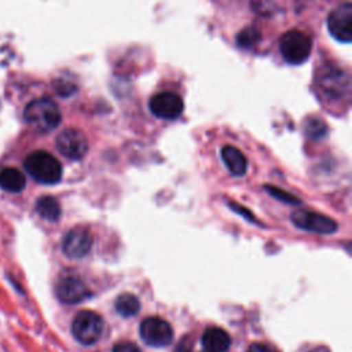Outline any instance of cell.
Masks as SVG:
<instances>
[{
    "mask_svg": "<svg viewBox=\"0 0 352 352\" xmlns=\"http://www.w3.org/2000/svg\"><path fill=\"white\" fill-rule=\"evenodd\" d=\"M23 118L34 131L45 133L59 125L60 110L52 99L40 98L26 104Z\"/></svg>",
    "mask_w": 352,
    "mask_h": 352,
    "instance_id": "6da1fadb",
    "label": "cell"
},
{
    "mask_svg": "<svg viewBox=\"0 0 352 352\" xmlns=\"http://www.w3.org/2000/svg\"><path fill=\"white\" fill-rule=\"evenodd\" d=\"M25 169L36 182L43 184H55L62 177L60 162L43 150L33 151L26 157Z\"/></svg>",
    "mask_w": 352,
    "mask_h": 352,
    "instance_id": "7a4b0ae2",
    "label": "cell"
},
{
    "mask_svg": "<svg viewBox=\"0 0 352 352\" xmlns=\"http://www.w3.org/2000/svg\"><path fill=\"white\" fill-rule=\"evenodd\" d=\"M279 47L286 62L292 65H300L309 58L312 41L305 33L300 30H289L280 37Z\"/></svg>",
    "mask_w": 352,
    "mask_h": 352,
    "instance_id": "3957f363",
    "label": "cell"
},
{
    "mask_svg": "<svg viewBox=\"0 0 352 352\" xmlns=\"http://www.w3.org/2000/svg\"><path fill=\"white\" fill-rule=\"evenodd\" d=\"M103 331V319L94 311L78 312L72 323L74 338L82 345L95 344Z\"/></svg>",
    "mask_w": 352,
    "mask_h": 352,
    "instance_id": "277c9868",
    "label": "cell"
},
{
    "mask_svg": "<svg viewBox=\"0 0 352 352\" xmlns=\"http://www.w3.org/2000/svg\"><path fill=\"white\" fill-rule=\"evenodd\" d=\"M139 333L142 340L154 348H162L172 342L173 340V330L170 324L158 318V316H148L146 318L139 327Z\"/></svg>",
    "mask_w": 352,
    "mask_h": 352,
    "instance_id": "5b68a950",
    "label": "cell"
},
{
    "mask_svg": "<svg viewBox=\"0 0 352 352\" xmlns=\"http://www.w3.org/2000/svg\"><path fill=\"white\" fill-rule=\"evenodd\" d=\"M318 81L322 92L329 98L340 99L349 94V77L337 66L326 65L322 69Z\"/></svg>",
    "mask_w": 352,
    "mask_h": 352,
    "instance_id": "8992f818",
    "label": "cell"
},
{
    "mask_svg": "<svg viewBox=\"0 0 352 352\" xmlns=\"http://www.w3.org/2000/svg\"><path fill=\"white\" fill-rule=\"evenodd\" d=\"M92 234L89 228L77 226L67 231L62 241V250L69 258H82L92 248Z\"/></svg>",
    "mask_w": 352,
    "mask_h": 352,
    "instance_id": "52a82bcc",
    "label": "cell"
},
{
    "mask_svg": "<svg viewBox=\"0 0 352 352\" xmlns=\"http://www.w3.org/2000/svg\"><path fill=\"white\" fill-rule=\"evenodd\" d=\"M327 28L330 34L341 41L351 43L352 41V6L351 3H345L333 10L327 18Z\"/></svg>",
    "mask_w": 352,
    "mask_h": 352,
    "instance_id": "ba28073f",
    "label": "cell"
},
{
    "mask_svg": "<svg viewBox=\"0 0 352 352\" xmlns=\"http://www.w3.org/2000/svg\"><path fill=\"white\" fill-rule=\"evenodd\" d=\"M56 148L62 155L70 160H80L88 151V140L81 131L67 128L58 135Z\"/></svg>",
    "mask_w": 352,
    "mask_h": 352,
    "instance_id": "9c48e42d",
    "label": "cell"
},
{
    "mask_svg": "<svg viewBox=\"0 0 352 352\" xmlns=\"http://www.w3.org/2000/svg\"><path fill=\"white\" fill-rule=\"evenodd\" d=\"M292 221L296 227L309 232H316V234H333L338 228L337 223L333 219L324 214L308 212V210L294 212L292 214Z\"/></svg>",
    "mask_w": 352,
    "mask_h": 352,
    "instance_id": "30bf717a",
    "label": "cell"
},
{
    "mask_svg": "<svg viewBox=\"0 0 352 352\" xmlns=\"http://www.w3.org/2000/svg\"><path fill=\"white\" fill-rule=\"evenodd\" d=\"M151 113L164 120H175L183 111V100L173 92H160L150 99Z\"/></svg>",
    "mask_w": 352,
    "mask_h": 352,
    "instance_id": "8fae6325",
    "label": "cell"
},
{
    "mask_svg": "<svg viewBox=\"0 0 352 352\" xmlns=\"http://www.w3.org/2000/svg\"><path fill=\"white\" fill-rule=\"evenodd\" d=\"M55 293L65 304H78L91 296L88 286L76 276L62 278L55 287Z\"/></svg>",
    "mask_w": 352,
    "mask_h": 352,
    "instance_id": "7c38bea8",
    "label": "cell"
},
{
    "mask_svg": "<svg viewBox=\"0 0 352 352\" xmlns=\"http://www.w3.org/2000/svg\"><path fill=\"white\" fill-rule=\"evenodd\" d=\"M201 341L204 349L208 352H226L231 344L230 334L220 327H208Z\"/></svg>",
    "mask_w": 352,
    "mask_h": 352,
    "instance_id": "4fadbf2b",
    "label": "cell"
},
{
    "mask_svg": "<svg viewBox=\"0 0 352 352\" xmlns=\"http://www.w3.org/2000/svg\"><path fill=\"white\" fill-rule=\"evenodd\" d=\"M221 160L231 175L243 176L248 169L246 157L234 146H224L221 148Z\"/></svg>",
    "mask_w": 352,
    "mask_h": 352,
    "instance_id": "5bb4252c",
    "label": "cell"
},
{
    "mask_svg": "<svg viewBox=\"0 0 352 352\" xmlns=\"http://www.w3.org/2000/svg\"><path fill=\"white\" fill-rule=\"evenodd\" d=\"M0 186L6 191L19 192L26 186V177L19 169L8 166L0 170Z\"/></svg>",
    "mask_w": 352,
    "mask_h": 352,
    "instance_id": "9a60e30c",
    "label": "cell"
},
{
    "mask_svg": "<svg viewBox=\"0 0 352 352\" xmlns=\"http://www.w3.org/2000/svg\"><path fill=\"white\" fill-rule=\"evenodd\" d=\"M36 210L43 219L48 221H56L60 217V205L54 197L38 198L36 202Z\"/></svg>",
    "mask_w": 352,
    "mask_h": 352,
    "instance_id": "2e32d148",
    "label": "cell"
},
{
    "mask_svg": "<svg viewBox=\"0 0 352 352\" xmlns=\"http://www.w3.org/2000/svg\"><path fill=\"white\" fill-rule=\"evenodd\" d=\"M116 311L124 316V318H129L133 316L139 312L140 309V301L136 296L131 294V293H124L121 296L117 297L116 300Z\"/></svg>",
    "mask_w": 352,
    "mask_h": 352,
    "instance_id": "e0dca14e",
    "label": "cell"
},
{
    "mask_svg": "<svg viewBox=\"0 0 352 352\" xmlns=\"http://www.w3.org/2000/svg\"><path fill=\"white\" fill-rule=\"evenodd\" d=\"M304 132L305 136L314 140L322 139L323 136H326L327 133V125L324 124L323 120L316 118V117H311L309 120H307L305 126H304Z\"/></svg>",
    "mask_w": 352,
    "mask_h": 352,
    "instance_id": "ac0fdd59",
    "label": "cell"
},
{
    "mask_svg": "<svg viewBox=\"0 0 352 352\" xmlns=\"http://www.w3.org/2000/svg\"><path fill=\"white\" fill-rule=\"evenodd\" d=\"M261 40V33L258 29L249 26L241 30L236 36V44L242 48H252Z\"/></svg>",
    "mask_w": 352,
    "mask_h": 352,
    "instance_id": "d6986e66",
    "label": "cell"
},
{
    "mask_svg": "<svg viewBox=\"0 0 352 352\" xmlns=\"http://www.w3.org/2000/svg\"><path fill=\"white\" fill-rule=\"evenodd\" d=\"M265 190L272 195L275 197L276 199L279 201H283L286 204H292V205H298L300 204V199H297L294 195L289 194V192H285L283 190L278 188V187H274V186H265Z\"/></svg>",
    "mask_w": 352,
    "mask_h": 352,
    "instance_id": "ffe728a7",
    "label": "cell"
},
{
    "mask_svg": "<svg viewBox=\"0 0 352 352\" xmlns=\"http://www.w3.org/2000/svg\"><path fill=\"white\" fill-rule=\"evenodd\" d=\"M111 352H140V349L129 341H122V342H117L113 346Z\"/></svg>",
    "mask_w": 352,
    "mask_h": 352,
    "instance_id": "44dd1931",
    "label": "cell"
},
{
    "mask_svg": "<svg viewBox=\"0 0 352 352\" xmlns=\"http://www.w3.org/2000/svg\"><path fill=\"white\" fill-rule=\"evenodd\" d=\"M248 352H276L274 348H271L267 344H261V342H254L248 348Z\"/></svg>",
    "mask_w": 352,
    "mask_h": 352,
    "instance_id": "7402d4cb",
    "label": "cell"
},
{
    "mask_svg": "<svg viewBox=\"0 0 352 352\" xmlns=\"http://www.w3.org/2000/svg\"><path fill=\"white\" fill-rule=\"evenodd\" d=\"M173 352H192V345L190 342V340L187 337H184L179 344L175 348Z\"/></svg>",
    "mask_w": 352,
    "mask_h": 352,
    "instance_id": "603a6c76",
    "label": "cell"
},
{
    "mask_svg": "<svg viewBox=\"0 0 352 352\" xmlns=\"http://www.w3.org/2000/svg\"><path fill=\"white\" fill-rule=\"evenodd\" d=\"M307 352H327V349H324V348H315V349H309Z\"/></svg>",
    "mask_w": 352,
    "mask_h": 352,
    "instance_id": "cb8c5ba5",
    "label": "cell"
},
{
    "mask_svg": "<svg viewBox=\"0 0 352 352\" xmlns=\"http://www.w3.org/2000/svg\"><path fill=\"white\" fill-rule=\"evenodd\" d=\"M204 352H208V351H204Z\"/></svg>",
    "mask_w": 352,
    "mask_h": 352,
    "instance_id": "d4e9b609",
    "label": "cell"
}]
</instances>
